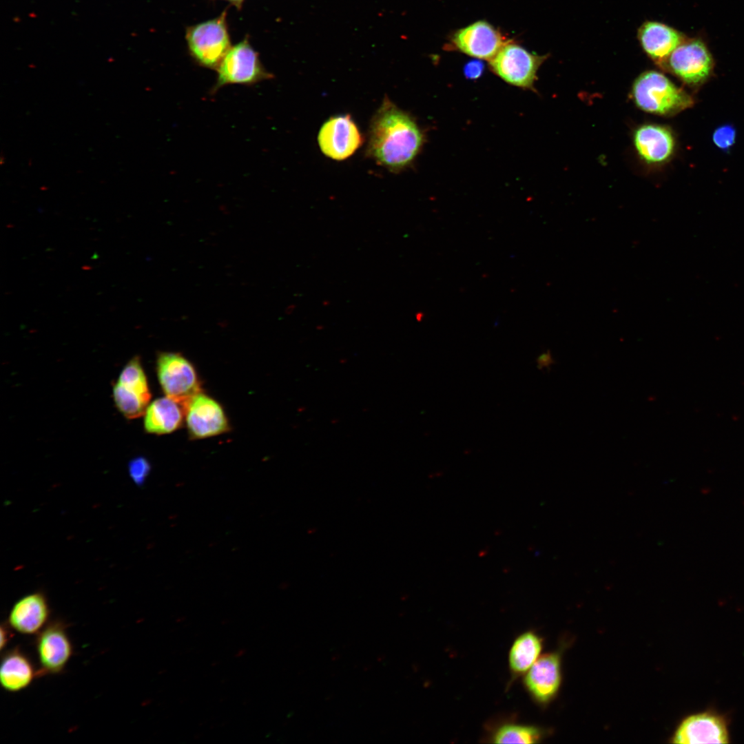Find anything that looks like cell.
Segmentation results:
<instances>
[{"label":"cell","mask_w":744,"mask_h":744,"mask_svg":"<svg viewBox=\"0 0 744 744\" xmlns=\"http://www.w3.org/2000/svg\"><path fill=\"white\" fill-rule=\"evenodd\" d=\"M424 139L414 118L386 96L371 120L366 154L379 165L397 173L412 165Z\"/></svg>","instance_id":"6da1fadb"},{"label":"cell","mask_w":744,"mask_h":744,"mask_svg":"<svg viewBox=\"0 0 744 744\" xmlns=\"http://www.w3.org/2000/svg\"><path fill=\"white\" fill-rule=\"evenodd\" d=\"M632 95L639 109L661 116L674 115L694 104L688 92L655 70L644 72L635 79Z\"/></svg>","instance_id":"7a4b0ae2"},{"label":"cell","mask_w":744,"mask_h":744,"mask_svg":"<svg viewBox=\"0 0 744 744\" xmlns=\"http://www.w3.org/2000/svg\"><path fill=\"white\" fill-rule=\"evenodd\" d=\"M546 58V55L531 53L510 40L489 61V65L491 70L506 83L534 90L537 71Z\"/></svg>","instance_id":"3957f363"},{"label":"cell","mask_w":744,"mask_h":744,"mask_svg":"<svg viewBox=\"0 0 744 744\" xmlns=\"http://www.w3.org/2000/svg\"><path fill=\"white\" fill-rule=\"evenodd\" d=\"M660 67L690 87H699L710 76L714 61L704 43L685 39L661 63Z\"/></svg>","instance_id":"277c9868"},{"label":"cell","mask_w":744,"mask_h":744,"mask_svg":"<svg viewBox=\"0 0 744 744\" xmlns=\"http://www.w3.org/2000/svg\"><path fill=\"white\" fill-rule=\"evenodd\" d=\"M157 375L165 395L182 406L201 393L195 368L180 353H160L157 359Z\"/></svg>","instance_id":"5b68a950"},{"label":"cell","mask_w":744,"mask_h":744,"mask_svg":"<svg viewBox=\"0 0 744 744\" xmlns=\"http://www.w3.org/2000/svg\"><path fill=\"white\" fill-rule=\"evenodd\" d=\"M271 77L256 52L247 43L242 42L231 48L218 65L217 80L210 94H215L225 85H251Z\"/></svg>","instance_id":"8992f818"},{"label":"cell","mask_w":744,"mask_h":744,"mask_svg":"<svg viewBox=\"0 0 744 744\" xmlns=\"http://www.w3.org/2000/svg\"><path fill=\"white\" fill-rule=\"evenodd\" d=\"M34 644L41 676L61 673L74 652L66 624L60 619L49 621L37 634Z\"/></svg>","instance_id":"52a82bcc"},{"label":"cell","mask_w":744,"mask_h":744,"mask_svg":"<svg viewBox=\"0 0 744 744\" xmlns=\"http://www.w3.org/2000/svg\"><path fill=\"white\" fill-rule=\"evenodd\" d=\"M673 743H723L730 742L727 716L713 710L690 714L679 724Z\"/></svg>","instance_id":"ba28073f"},{"label":"cell","mask_w":744,"mask_h":744,"mask_svg":"<svg viewBox=\"0 0 744 744\" xmlns=\"http://www.w3.org/2000/svg\"><path fill=\"white\" fill-rule=\"evenodd\" d=\"M321 152L335 161H343L352 156L363 143V136L355 122L348 114L329 117L318 134Z\"/></svg>","instance_id":"9c48e42d"},{"label":"cell","mask_w":744,"mask_h":744,"mask_svg":"<svg viewBox=\"0 0 744 744\" xmlns=\"http://www.w3.org/2000/svg\"><path fill=\"white\" fill-rule=\"evenodd\" d=\"M187 41L193 56L207 68L218 67L230 50L224 17L194 27L188 32Z\"/></svg>","instance_id":"30bf717a"},{"label":"cell","mask_w":744,"mask_h":744,"mask_svg":"<svg viewBox=\"0 0 744 744\" xmlns=\"http://www.w3.org/2000/svg\"><path fill=\"white\" fill-rule=\"evenodd\" d=\"M189 433L195 439L218 435L229 430L225 413L213 398L200 393L183 406Z\"/></svg>","instance_id":"8fae6325"},{"label":"cell","mask_w":744,"mask_h":744,"mask_svg":"<svg viewBox=\"0 0 744 744\" xmlns=\"http://www.w3.org/2000/svg\"><path fill=\"white\" fill-rule=\"evenodd\" d=\"M510 40L486 21L457 30L451 37L454 49L477 59L490 61Z\"/></svg>","instance_id":"7c38bea8"},{"label":"cell","mask_w":744,"mask_h":744,"mask_svg":"<svg viewBox=\"0 0 744 744\" xmlns=\"http://www.w3.org/2000/svg\"><path fill=\"white\" fill-rule=\"evenodd\" d=\"M50 608L45 596L40 592L27 595L12 606L7 622L16 632L37 634L49 623Z\"/></svg>","instance_id":"4fadbf2b"},{"label":"cell","mask_w":744,"mask_h":744,"mask_svg":"<svg viewBox=\"0 0 744 744\" xmlns=\"http://www.w3.org/2000/svg\"><path fill=\"white\" fill-rule=\"evenodd\" d=\"M561 683L560 658L556 652L539 657L525 673L524 685L533 698L546 703L557 694Z\"/></svg>","instance_id":"5bb4252c"},{"label":"cell","mask_w":744,"mask_h":744,"mask_svg":"<svg viewBox=\"0 0 744 744\" xmlns=\"http://www.w3.org/2000/svg\"><path fill=\"white\" fill-rule=\"evenodd\" d=\"M634 145L639 156L648 164H661L672 156L675 146L672 132L657 124H645L634 134Z\"/></svg>","instance_id":"9a60e30c"},{"label":"cell","mask_w":744,"mask_h":744,"mask_svg":"<svg viewBox=\"0 0 744 744\" xmlns=\"http://www.w3.org/2000/svg\"><path fill=\"white\" fill-rule=\"evenodd\" d=\"M638 39L645 54L660 66L686 38L668 25L645 21L638 30Z\"/></svg>","instance_id":"2e32d148"},{"label":"cell","mask_w":744,"mask_h":744,"mask_svg":"<svg viewBox=\"0 0 744 744\" xmlns=\"http://www.w3.org/2000/svg\"><path fill=\"white\" fill-rule=\"evenodd\" d=\"M41 676L29 657L18 647L4 652L1 657L0 683L7 692H17L27 688Z\"/></svg>","instance_id":"e0dca14e"},{"label":"cell","mask_w":744,"mask_h":744,"mask_svg":"<svg viewBox=\"0 0 744 744\" xmlns=\"http://www.w3.org/2000/svg\"><path fill=\"white\" fill-rule=\"evenodd\" d=\"M184 416L181 404L167 396L158 398L145 411L144 426L149 433H170L180 427Z\"/></svg>","instance_id":"ac0fdd59"},{"label":"cell","mask_w":744,"mask_h":744,"mask_svg":"<svg viewBox=\"0 0 744 744\" xmlns=\"http://www.w3.org/2000/svg\"><path fill=\"white\" fill-rule=\"evenodd\" d=\"M541 640L531 631L521 634L512 644L509 651L508 663L511 672L516 675L525 674L539 657Z\"/></svg>","instance_id":"d6986e66"},{"label":"cell","mask_w":744,"mask_h":744,"mask_svg":"<svg viewBox=\"0 0 744 744\" xmlns=\"http://www.w3.org/2000/svg\"><path fill=\"white\" fill-rule=\"evenodd\" d=\"M541 735L540 730L534 726L508 723L496 729L491 739L495 743H535L539 741Z\"/></svg>","instance_id":"ffe728a7"},{"label":"cell","mask_w":744,"mask_h":744,"mask_svg":"<svg viewBox=\"0 0 744 744\" xmlns=\"http://www.w3.org/2000/svg\"><path fill=\"white\" fill-rule=\"evenodd\" d=\"M113 397L116 407L127 419H134L145 414L149 402L118 382L113 387Z\"/></svg>","instance_id":"44dd1931"},{"label":"cell","mask_w":744,"mask_h":744,"mask_svg":"<svg viewBox=\"0 0 744 744\" xmlns=\"http://www.w3.org/2000/svg\"><path fill=\"white\" fill-rule=\"evenodd\" d=\"M117 382L149 401L151 393L145 374L138 357L132 359L125 366Z\"/></svg>","instance_id":"7402d4cb"},{"label":"cell","mask_w":744,"mask_h":744,"mask_svg":"<svg viewBox=\"0 0 744 744\" xmlns=\"http://www.w3.org/2000/svg\"><path fill=\"white\" fill-rule=\"evenodd\" d=\"M736 131L729 124L721 125L715 129L712 134V141L721 149L727 150L735 143Z\"/></svg>","instance_id":"603a6c76"},{"label":"cell","mask_w":744,"mask_h":744,"mask_svg":"<svg viewBox=\"0 0 744 744\" xmlns=\"http://www.w3.org/2000/svg\"><path fill=\"white\" fill-rule=\"evenodd\" d=\"M129 473L137 485H142L147 477L150 471V464L144 457H136L129 464Z\"/></svg>","instance_id":"cb8c5ba5"},{"label":"cell","mask_w":744,"mask_h":744,"mask_svg":"<svg viewBox=\"0 0 744 744\" xmlns=\"http://www.w3.org/2000/svg\"><path fill=\"white\" fill-rule=\"evenodd\" d=\"M484 70V64L480 60L468 61L464 68V74L469 79L480 77Z\"/></svg>","instance_id":"d4e9b609"},{"label":"cell","mask_w":744,"mask_h":744,"mask_svg":"<svg viewBox=\"0 0 744 744\" xmlns=\"http://www.w3.org/2000/svg\"><path fill=\"white\" fill-rule=\"evenodd\" d=\"M537 366L538 369L541 370L543 368H546L550 370L551 365L555 363L554 358L550 350H547L546 352L540 354L536 359Z\"/></svg>","instance_id":"484cf974"},{"label":"cell","mask_w":744,"mask_h":744,"mask_svg":"<svg viewBox=\"0 0 744 744\" xmlns=\"http://www.w3.org/2000/svg\"><path fill=\"white\" fill-rule=\"evenodd\" d=\"M11 630H12V629L9 626V624L8 623L7 621L6 622H3L1 623V628H0V630H1V643H0L1 651H3L4 648L6 647V645H8L9 641L12 638V633L11 632Z\"/></svg>","instance_id":"4316f807"},{"label":"cell","mask_w":744,"mask_h":744,"mask_svg":"<svg viewBox=\"0 0 744 744\" xmlns=\"http://www.w3.org/2000/svg\"><path fill=\"white\" fill-rule=\"evenodd\" d=\"M422 313H417V315H416V319H417V321H420V320H422Z\"/></svg>","instance_id":"83f0119b"},{"label":"cell","mask_w":744,"mask_h":744,"mask_svg":"<svg viewBox=\"0 0 744 744\" xmlns=\"http://www.w3.org/2000/svg\"><path fill=\"white\" fill-rule=\"evenodd\" d=\"M232 1H240V0H232Z\"/></svg>","instance_id":"f1b7e54d"}]
</instances>
